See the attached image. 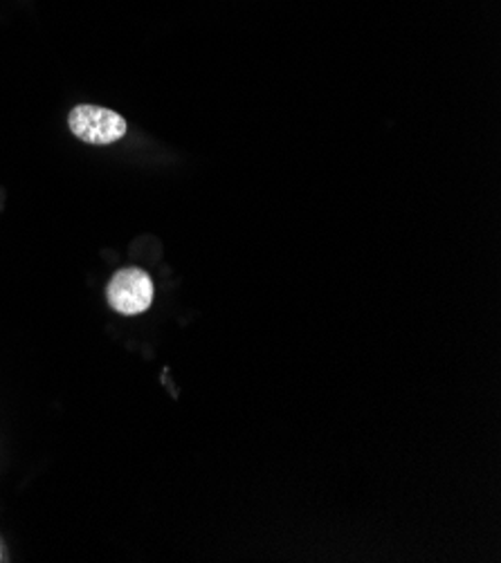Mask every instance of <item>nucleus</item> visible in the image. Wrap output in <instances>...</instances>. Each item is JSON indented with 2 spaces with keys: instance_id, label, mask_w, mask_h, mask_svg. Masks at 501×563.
Returning <instances> with one entry per match:
<instances>
[{
  "instance_id": "obj_2",
  "label": "nucleus",
  "mask_w": 501,
  "mask_h": 563,
  "mask_svg": "<svg viewBox=\"0 0 501 563\" xmlns=\"http://www.w3.org/2000/svg\"><path fill=\"white\" fill-rule=\"evenodd\" d=\"M106 297L110 308L118 310L120 314H142L151 308L153 301V280L140 267L120 269L110 278Z\"/></svg>"
},
{
  "instance_id": "obj_1",
  "label": "nucleus",
  "mask_w": 501,
  "mask_h": 563,
  "mask_svg": "<svg viewBox=\"0 0 501 563\" xmlns=\"http://www.w3.org/2000/svg\"><path fill=\"white\" fill-rule=\"evenodd\" d=\"M68 126L75 137L92 146L116 144L127 135V120L116 110L101 106H77L70 110Z\"/></svg>"
}]
</instances>
